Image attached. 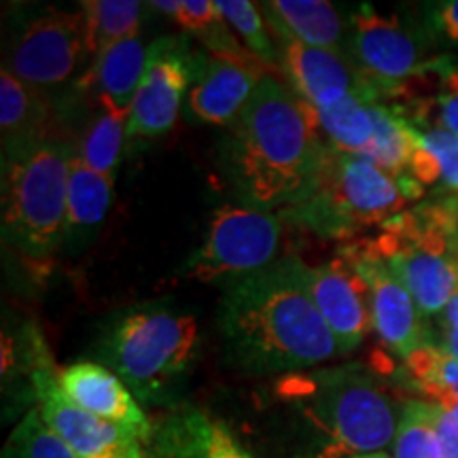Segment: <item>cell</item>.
I'll list each match as a JSON object with an SVG mask.
<instances>
[{"label": "cell", "instance_id": "cell-1", "mask_svg": "<svg viewBox=\"0 0 458 458\" xmlns=\"http://www.w3.org/2000/svg\"><path fill=\"white\" fill-rule=\"evenodd\" d=\"M308 270L286 257L223 286L219 325L233 365L249 374H295L342 354L312 300Z\"/></svg>", "mask_w": 458, "mask_h": 458}, {"label": "cell", "instance_id": "cell-2", "mask_svg": "<svg viewBox=\"0 0 458 458\" xmlns=\"http://www.w3.org/2000/svg\"><path fill=\"white\" fill-rule=\"evenodd\" d=\"M317 125L314 108L289 85L261 79L223 145V168L240 204L270 213L310 193L327 148Z\"/></svg>", "mask_w": 458, "mask_h": 458}, {"label": "cell", "instance_id": "cell-3", "mask_svg": "<svg viewBox=\"0 0 458 458\" xmlns=\"http://www.w3.org/2000/svg\"><path fill=\"white\" fill-rule=\"evenodd\" d=\"M72 153L49 134L3 147V240L32 259L64 246Z\"/></svg>", "mask_w": 458, "mask_h": 458}, {"label": "cell", "instance_id": "cell-4", "mask_svg": "<svg viewBox=\"0 0 458 458\" xmlns=\"http://www.w3.org/2000/svg\"><path fill=\"white\" fill-rule=\"evenodd\" d=\"M329 439L327 458L385 452L397 437L403 408L360 368L291 374L280 386Z\"/></svg>", "mask_w": 458, "mask_h": 458}, {"label": "cell", "instance_id": "cell-5", "mask_svg": "<svg viewBox=\"0 0 458 458\" xmlns=\"http://www.w3.org/2000/svg\"><path fill=\"white\" fill-rule=\"evenodd\" d=\"M198 344L199 325L193 314L147 306L114 320L102 357L136 397L156 401L187 374Z\"/></svg>", "mask_w": 458, "mask_h": 458}, {"label": "cell", "instance_id": "cell-6", "mask_svg": "<svg viewBox=\"0 0 458 458\" xmlns=\"http://www.w3.org/2000/svg\"><path fill=\"white\" fill-rule=\"evenodd\" d=\"M405 199L401 181L380 165L327 145L310 193L289 210L320 233L346 236L357 227L385 225Z\"/></svg>", "mask_w": 458, "mask_h": 458}, {"label": "cell", "instance_id": "cell-7", "mask_svg": "<svg viewBox=\"0 0 458 458\" xmlns=\"http://www.w3.org/2000/svg\"><path fill=\"white\" fill-rule=\"evenodd\" d=\"M283 225L276 215L244 204L215 210L202 246L189 257L182 276L198 283L229 284L276 263Z\"/></svg>", "mask_w": 458, "mask_h": 458}, {"label": "cell", "instance_id": "cell-8", "mask_svg": "<svg viewBox=\"0 0 458 458\" xmlns=\"http://www.w3.org/2000/svg\"><path fill=\"white\" fill-rule=\"evenodd\" d=\"M85 64L91 57L83 9H47L20 28L3 68L43 91L68 83Z\"/></svg>", "mask_w": 458, "mask_h": 458}, {"label": "cell", "instance_id": "cell-9", "mask_svg": "<svg viewBox=\"0 0 458 458\" xmlns=\"http://www.w3.org/2000/svg\"><path fill=\"white\" fill-rule=\"evenodd\" d=\"M427 41L399 15H380L363 4L351 15L346 51L377 94H386L403 89L405 79L420 71Z\"/></svg>", "mask_w": 458, "mask_h": 458}, {"label": "cell", "instance_id": "cell-10", "mask_svg": "<svg viewBox=\"0 0 458 458\" xmlns=\"http://www.w3.org/2000/svg\"><path fill=\"white\" fill-rule=\"evenodd\" d=\"M151 47L145 77L131 100L125 136L128 140L156 139L170 131L179 117L189 85L204 71L206 62L189 54L179 38H159Z\"/></svg>", "mask_w": 458, "mask_h": 458}, {"label": "cell", "instance_id": "cell-11", "mask_svg": "<svg viewBox=\"0 0 458 458\" xmlns=\"http://www.w3.org/2000/svg\"><path fill=\"white\" fill-rule=\"evenodd\" d=\"M32 388L43 418L77 458H148L145 444L134 433L74 405L62 391L49 360L32 369Z\"/></svg>", "mask_w": 458, "mask_h": 458}, {"label": "cell", "instance_id": "cell-12", "mask_svg": "<svg viewBox=\"0 0 458 458\" xmlns=\"http://www.w3.org/2000/svg\"><path fill=\"white\" fill-rule=\"evenodd\" d=\"M280 66L291 81V89L312 108L335 105L346 96L377 102V89L354 66L348 55L329 49L310 47L289 38H278Z\"/></svg>", "mask_w": 458, "mask_h": 458}, {"label": "cell", "instance_id": "cell-13", "mask_svg": "<svg viewBox=\"0 0 458 458\" xmlns=\"http://www.w3.org/2000/svg\"><path fill=\"white\" fill-rule=\"evenodd\" d=\"M312 300L334 334L340 352H351L363 342L371 320V289L344 257L308 270Z\"/></svg>", "mask_w": 458, "mask_h": 458}, {"label": "cell", "instance_id": "cell-14", "mask_svg": "<svg viewBox=\"0 0 458 458\" xmlns=\"http://www.w3.org/2000/svg\"><path fill=\"white\" fill-rule=\"evenodd\" d=\"M342 257L368 280L371 289V320L388 351L408 359L416 348L428 344L427 331L422 327V314L388 263L360 257L351 249L344 250Z\"/></svg>", "mask_w": 458, "mask_h": 458}, {"label": "cell", "instance_id": "cell-15", "mask_svg": "<svg viewBox=\"0 0 458 458\" xmlns=\"http://www.w3.org/2000/svg\"><path fill=\"white\" fill-rule=\"evenodd\" d=\"M57 377L66 397L88 414L134 433L145 445L153 439L156 428L151 420L142 411L136 394L113 369L91 360H79L62 369Z\"/></svg>", "mask_w": 458, "mask_h": 458}, {"label": "cell", "instance_id": "cell-16", "mask_svg": "<svg viewBox=\"0 0 458 458\" xmlns=\"http://www.w3.org/2000/svg\"><path fill=\"white\" fill-rule=\"evenodd\" d=\"M263 77L266 66L261 62L208 57L202 74L187 96L189 113L198 122L232 125L253 98Z\"/></svg>", "mask_w": 458, "mask_h": 458}, {"label": "cell", "instance_id": "cell-17", "mask_svg": "<svg viewBox=\"0 0 458 458\" xmlns=\"http://www.w3.org/2000/svg\"><path fill=\"white\" fill-rule=\"evenodd\" d=\"M148 445V458H253L223 422L198 408L170 414Z\"/></svg>", "mask_w": 458, "mask_h": 458}, {"label": "cell", "instance_id": "cell-18", "mask_svg": "<svg viewBox=\"0 0 458 458\" xmlns=\"http://www.w3.org/2000/svg\"><path fill=\"white\" fill-rule=\"evenodd\" d=\"M148 57H151V47L142 45L139 37H130L96 57L85 68L79 85L94 91L102 111L128 117L131 100L147 72Z\"/></svg>", "mask_w": 458, "mask_h": 458}, {"label": "cell", "instance_id": "cell-19", "mask_svg": "<svg viewBox=\"0 0 458 458\" xmlns=\"http://www.w3.org/2000/svg\"><path fill=\"white\" fill-rule=\"evenodd\" d=\"M274 37L348 55L346 24L340 11L323 0H274L263 4Z\"/></svg>", "mask_w": 458, "mask_h": 458}, {"label": "cell", "instance_id": "cell-20", "mask_svg": "<svg viewBox=\"0 0 458 458\" xmlns=\"http://www.w3.org/2000/svg\"><path fill=\"white\" fill-rule=\"evenodd\" d=\"M386 263L408 289L422 317H435L445 310L458 295V261L454 257L425 253L411 244Z\"/></svg>", "mask_w": 458, "mask_h": 458}, {"label": "cell", "instance_id": "cell-21", "mask_svg": "<svg viewBox=\"0 0 458 458\" xmlns=\"http://www.w3.org/2000/svg\"><path fill=\"white\" fill-rule=\"evenodd\" d=\"M113 181L85 165L74 151L71 157L66 199L64 246H77L100 227L113 202Z\"/></svg>", "mask_w": 458, "mask_h": 458}, {"label": "cell", "instance_id": "cell-22", "mask_svg": "<svg viewBox=\"0 0 458 458\" xmlns=\"http://www.w3.org/2000/svg\"><path fill=\"white\" fill-rule=\"evenodd\" d=\"M47 102L38 89L21 83L7 68L0 72V131L3 147L47 134Z\"/></svg>", "mask_w": 458, "mask_h": 458}, {"label": "cell", "instance_id": "cell-23", "mask_svg": "<svg viewBox=\"0 0 458 458\" xmlns=\"http://www.w3.org/2000/svg\"><path fill=\"white\" fill-rule=\"evenodd\" d=\"M318 128L329 136L331 147L342 153L360 156L376 134L377 102L360 96H346L335 105L314 108Z\"/></svg>", "mask_w": 458, "mask_h": 458}, {"label": "cell", "instance_id": "cell-24", "mask_svg": "<svg viewBox=\"0 0 458 458\" xmlns=\"http://www.w3.org/2000/svg\"><path fill=\"white\" fill-rule=\"evenodd\" d=\"M142 7L145 4L139 0H85L81 3L91 62L114 43L139 37Z\"/></svg>", "mask_w": 458, "mask_h": 458}, {"label": "cell", "instance_id": "cell-25", "mask_svg": "<svg viewBox=\"0 0 458 458\" xmlns=\"http://www.w3.org/2000/svg\"><path fill=\"white\" fill-rule=\"evenodd\" d=\"M422 142V134L403 119L397 111L377 105L376 114V134L371 142L360 153V157L369 159L371 164L380 165L394 179L403 176L405 168H410V159L414 148Z\"/></svg>", "mask_w": 458, "mask_h": 458}, {"label": "cell", "instance_id": "cell-26", "mask_svg": "<svg viewBox=\"0 0 458 458\" xmlns=\"http://www.w3.org/2000/svg\"><path fill=\"white\" fill-rule=\"evenodd\" d=\"M125 125H128V117L113 111H102L94 119L77 151L88 168L108 176V179H114L123 140H128Z\"/></svg>", "mask_w": 458, "mask_h": 458}, {"label": "cell", "instance_id": "cell-27", "mask_svg": "<svg viewBox=\"0 0 458 458\" xmlns=\"http://www.w3.org/2000/svg\"><path fill=\"white\" fill-rule=\"evenodd\" d=\"M393 458H444L435 428V403L410 401L403 405V416L393 444Z\"/></svg>", "mask_w": 458, "mask_h": 458}, {"label": "cell", "instance_id": "cell-28", "mask_svg": "<svg viewBox=\"0 0 458 458\" xmlns=\"http://www.w3.org/2000/svg\"><path fill=\"white\" fill-rule=\"evenodd\" d=\"M219 9L227 26L242 38L250 55H255L263 66L280 68V51L272 38V30L266 17L255 3L249 0H219Z\"/></svg>", "mask_w": 458, "mask_h": 458}, {"label": "cell", "instance_id": "cell-29", "mask_svg": "<svg viewBox=\"0 0 458 458\" xmlns=\"http://www.w3.org/2000/svg\"><path fill=\"white\" fill-rule=\"evenodd\" d=\"M3 458H77L41 410L32 408L11 431Z\"/></svg>", "mask_w": 458, "mask_h": 458}, {"label": "cell", "instance_id": "cell-30", "mask_svg": "<svg viewBox=\"0 0 458 458\" xmlns=\"http://www.w3.org/2000/svg\"><path fill=\"white\" fill-rule=\"evenodd\" d=\"M422 145L437 157L442 165L444 185L458 191V136L445 128H428L422 134Z\"/></svg>", "mask_w": 458, "mask_h": 458}, {"label": "cell", "instance_id": "cell-31", "mask_svg": "<svg viewBox=\"0 0 458 458\" xmlns=\"http://www.w3.org/2000/svg\"><path fill=\"white\" fill-rule=\"evenodd\" d=\"M182 30L198 34L199 38L225 24L219 4L213 0H182L181 11L174 17Z\"/></svg>", "mask_w": 458, "mask_h": 458}, {"label": "cell", "instance_id": "cell-32", "mask_svg": "<svg viewBox=\"0 0 458 458\" xmlns=\"http://www.w3.org/2000/svg\"><path fill=\"white\" fill-rule=\"evenodd\" d=\"M427 28L433 34H442L450 43L458 45V0L427 4Z\"/></svg>", "mask_w": 458, "mask_h": 458}, {"label": "cell", "instance_id": "cell-33", "mask_svg": "<svg viewBox=\"0 0 458 458\" xmlns=\"http://www.w3.org/2000/svg\"><path fill=\"white\" fill-rule=\"evenodd\" d=\"M442 348H435L431 344H425V346L416 348V351L405 359V368H408L410 376L414 377L416 385H422L428 377H433V374L439 368V363H442Z\"/></svg>", "mask_w": 458, "mask_h": 458}, {"label": "cell", "instance_id": "cell-34", "mask_svg": "<svg viewBox=\"0 0 458 458\" xmlns=\"http://www.w3.org/2000/svg\"><path fill=\"white\" fill-rule=\"evenodd\" d=\"M435 428H437L444 458H458V408L445 410L435 403Z\"/></svg>", "mask_w": 458, "mask_h": 458}, {"label": "cell", "instance_id": "cell-35", "mask_svg": "<svg viewBox=\"0 0 458 458\" xmlns=\"http://www.w3.org/2000/svg\"><path fill=\"white\" fill-rule=\"evenodd\" d=\"M410 170L411 176H414L420 185H433V182L442 179V165H439L437 157H435L422 142L414 148V153H411Z\"/></svg>", "mask_w": 458, "mask_h": 458}, {"label": "cell", "instance_id": "cell-36", "mask_svg": "<svg viewBox=\"0 0 458 458\" xmlns=\"http://www.w3.org/2000/svg\"><path fill=\"white\" fill-rule=\"evenodd\" d=\"M439 102V117L444 128L458 136V94H444Z\"/></svg>", "mask_w": 458, "mask_h": 458}, {"label": "cell", "instance_id": "cell-37", "mask_svg": "<svg viewBox=\"0 0 458 458\" xmlns=\"http://www.w3.org/2000/svg\"><path fill=\"white\" fill-rule=\"evenodd\" d=\"M442 352L448 354V357L458 360V331L445 327L444 329V344H442Z\"/></svg>", "mask_w": 458, "mask_h": 458}, {"label": "cell", "instance_id": "cell-38", "mask_svg": "<svg viewBox=\"0 0 458 458\" xmlns=\"http://www.w3.org/2000/svg\"><path fill=\"white\" fill-rule=\"evenodd\" d=\"M181 4H182V0H153V3H148V7L176 17V13L181 11Z\"/></svg>", "mask_w": 458, "mask_h": 458}, {"label": "cell", "instance_id": "cell-39", "mask_svg": "<svg viewBox=\"0 0 458 458\" xmlns=\"http://www.w3.org/2000/svg\"><path fill=\"white\" fill-rule=\"evenodd\" d=\"M444 325L445 327L458 331V295L450 301V306L444 310Z\"/></svg>", "mask_w": 458, "mask_h": 458}, {"label": "cell", "instance_id": "cell-40", "mask_svg": "<svg viewBox=\"0 0 458 458\" xmlns=\"http://www.w3.org/2000/svg\"><path fill=\"white\" fill-rule=\"evenodd\" d=\"M348 458H391L386 452H376V454H357V456H348Z\"/></svg>", "mask_w": 458, "mask_h": 458}]
</instances>
